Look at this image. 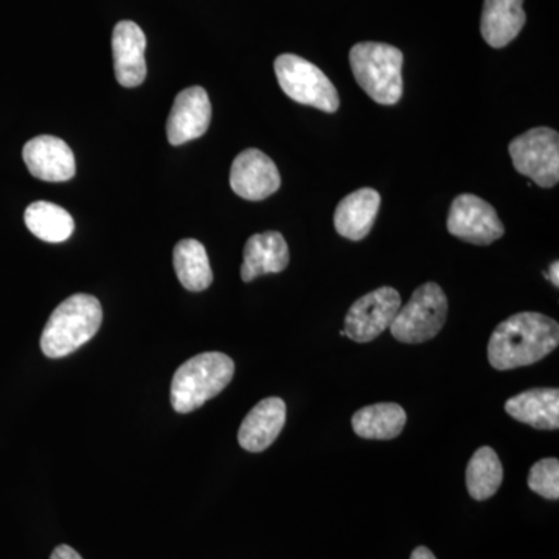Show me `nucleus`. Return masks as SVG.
<instances>
[{
	"label": "nucleus",
	"instance_id": "0eeeda50",
	"mask_svg": "<svg viewBox=\"0 0 559 559\" xmlns=\"http://www.w3.org/2000/svg\"><path fill=\"white\" fill-rule=\"evenodd\" d=\"M510 156L518 173L544 189L559 180V135L551 128H533L510 143Z\"/></svg>",
	"mask_w": 559,
	"mask_h": 559
},
{
	"label": "nucleus",
	"instance_id": "6e6552de",
	"mask_svg": "<svg viewBox=\"0 0 559 559\" xmlns=\"http://www.w3.org/2000/svg\"><path fill=\"white\" fill-rule=\"evenodd\" d=\"M448 230L471 245L488 246L506 234L495 207L474 194H460L452 201Z\"/></svg>",
	"mask_w": 559,
	"mask_h": 559
},
{
	"label": "nucleus",
	"instance_id": "393cba45",
	"mask_svg": "<svg viewBox=\"0 0 559 559\" xmlns=\"http://www.w3.org/2000/svg\"><path fill=\"white\" fill-rule=\"evenodd\" d=\"M411 559H437L436 555L432 554L428 549V547H417L414 551H412Z\"/></svg>",
	"mask_w": 559,
	"mask_h": 559
},
{
	"label": "nucleus",
	"instance_id": "f3484780",
	"mask_svg": "<svg viewBox=\"0 0 559 559\" xmlns=\"http://www.w3.org/2000/svg\"><path fill=\"white\" fill-rule=\"evenodd\" d=\"M522 3L524 0H485L480 31L489 46L502 49L516 39L527 21Z\"/></svg>",
	"mask_w": 559,
	"mask_h": 559
},
{
	"label": "nucleus",
	"instance_id": "9b49d317",
	"mask_svg": "<svg viewBox=\"0 0 559 559\" xmlns=\"http://www.w3.org/2000/svg\"><path fill=\"white\" fill-rule=\"evenodd\" d=\"M212 120L209 95L200 86L180 92L167 121L168 142L179 146L200 139L207 132Z\"/></svg>",
	"mask_w": 559,
	"mask_h": 559
},
{
	"label": "nucleus",
	"instance_id": "4be33fe9",
	"mask_svg": "<svg viewBox=\"0 0 559 559\" xmlns=\"http://www.w3.org/2000/svg\"><path fill=\"white\" fill-rule=\"evenodd\" d=\"M503 480V468L499 455L489 447L474 452L466 468V487L471 498L487 500L498 492Z\"/></svg>",
	"mask_w": 559,
	"mask_h": 559
},
{
	"label": "nucleus",
	"instance_id": "5701e85b",
	"mask_svg": "<svg viewBox=\"0 0 559 559\" xmlns=\"http://www.w3.org/2000/svg\"><path fill=\"white\" fill-rule=\"evenodd\" d=\"M528 488L549 500L559 499L558 459H543L530 469Z\"/></svg>",
	"mask_w": 559,
	"mask_h": 559
},
{
	"label": "nucleus",
	"instance_id": "aec40b11",
	"mask_svg": "<svg viewBox=\"0 0 559 559\" xmlns=\"http://www.w3.org/2000/svg\"><path fill=\"white\" fill-rule=\"evenodd\" d=\"M176 275L183 288L201 293L212 285L213 272L210 267L207 250L198 240H182L173 252Z\"/></svg>",
	"mask_w": 559,
	"mask_h": 559
},
{
	"label": "nucleus",
	"instance_id": "ddd939ff",
	"mask_svg": "<svg viewBox=\"0 0 559 559\" xmlns=\"http://www.w3.org/2000/svg\"><path fill=\"white\" fill-rule=\"evenodd\" d=\"M145 33L135 22L121 21L114 27V70L121 86L138 87L145 81Z\"/></svg>",
	"mask_w": 559,
	"mask_h": 559
},
{
	"label": "nucleus",
	"instance_id": "b1692460",
	"mask_svg": "<svg viewBox=\"0 0 559 559\" xmlns=\"http://www.w3.org/2000/svg\"><path fill=\"white\" fill-rule=\"evenodd\" d=\"M50 559H83L79 551L73 550L70 546H58L51 551Z\"/></svg>",
	"mask_w": 559,
	"mask_h": 559
},
{
	"label": "nucleus",
	"instance_id": "20e7f679",
	"mask_svg": "<svg viewBox=\"0 0 559 559\" xmlns=\"http://www.w3.org/2000/svg\"><path fill=\"white\" fill-rule=\"evenodd\" d=\"M403 51L382 43L356 44L349 51L353 75L370 98L395 105L403 95Z\"/></svg>",
	"mask_w": 559,
	"mask_h": 559
},
{
	"label": "nucleus",
	"instance_id": "1a4fd4ad",
	"mask_svg": "<svg viewBox=\"0 0 559 559\" xmlns=\"http://www.w3.org/2000/svg\"><path fill=\"white\" fill-rule=\"evenodd\" d=\"M400 308V293L390 286L360 297L352 305L345 318V336L359 344L377 340L392 325Z\"/></svg>",
	"mask_w": 559,
	"mask_h": 559
},
{
	"label": "nucleus",
	"instance_id": "f8f14e48",
	"mask_svg": "<svg viewBox=\"0 0 559 559\" xmlns=\"http://www.w3.org/2000/svg\"><path fill=\"white\" fill-rule=\"evenodd\" d=\"M25 165L35 178L46 182H66L75 176V156L64 140L53 135H38L25 143Z\"/></svg>",
	"mask_w": 559,
	"mask_h": 559
},
{
	"label": "nucleus",
	"instance_id": "f257e3e1",
	"mask_svg": "<svg viewBox=\"0 0 559 559\" xmlns=\"http://www.w3.org/2000/svg\"><path fill=\"white\" fill-rule=\"evenodd\" d=\"M559 344L557 320L540 312H520L492 331L488 344L489 364L496 370L532 366L549 356Z\"/></svg>",
	"mask_w": 559,
	"mask_h": 559
},
{
	"label": "nucleus",
	"instance_id": "412c9836",
	"mask_svg": "<svg viewBox=\"0 0 559 559\" xmlns=\"http://www.w3.org/2000/svg\"><path fill=\"white\" fill-rule=\"evenodd\" d=\"M25 226L46 242H62L72 237L75 223L68 210L47 201L33 202L25 210Z\"/></svg>",
	"mask_w": 559,
	"mask_h": 559
},
{
	"label": "nucleus",
	"instance_id": "423d86ee",
	"mask_svg": "<svg viewBox=\"0 0 559 559\" xmlns=\"http://www.w3.org/2000/svg\"><path fill=\"white\" fill-rule=\"evenodd\" d=\"M280 87L290 100L312 106L323 112H336L341 100L329 76L305 58L280 55L274 64Z\"/></svg>",
	"mask_w": 559,
	"mask_h": 559
},
{
	"label": "nucleus",
	"instance_id": "a878e982",
	"mask_svg": "<svg viewBox=\"0 0 559 559\" xmlns=\"http://www.w3.org/2000/svg\"><path fill=\"white\" fill-rule=\"evenodd\" d=\"M547 278H550V282L554 283L555 286L559 285V263L555 261L550 266L549 274L546 275Z\"/></svg>",
	"mask_w": 559,
	"mask_h": 559
},
{
	"label": "nucleus",
	"instance_id": "dca6fc26",
	"mask_svg": "<svg viewBox=\"0 0 559 559\" xmlns=\"http://www.w3.org/2000/svg\"><path fill=\"white\" fill-rule=\"evenodd\" d=\"M289 264L288 242L278 231L252 235L246 242L241 266L242 282H252L260 275L278 274Z\"/></svg>",
	"mask_w": 559,
	"mask_h": 559
},
{
	"label": "nucleus",
	"instance_id": "39448f33",
	"mask_svg": "<svg viewBox=\"0 0 559 559\" xmlns=\"http://www.w3.org/2000/svg\"><path fill=\"white\" fill-rule=\"evenodd\" d=\"M447 294L437 283L419 286L393 319L392 336L404 344H423L433 340L447 322Z\"/></svg>",
	"mask_w": 559,
	"mask_h": 559
},
{
	"label": "nucleus",
	"instance_id": "9d476101",
	"mask_svg": "<svg viewBox=\"0 0 559 559\" xmlns=\"http://www.w3.org/2000/svg\"><path fill=\"white\" fill-rule=\"evenodd\" d=\"M280 183L277 165L263 151H242L231 164L230 187L242 200H266L280 189Z\"/></svg>",
	"mask_w": 559,
	"mask_h": 559
},
{
	"label": "nucleus",
	"instance_id": "2eb2a0df",
	"mask_svg": "<svg viewBox=\"0 0 559 559\" xmlns=\"http://www.w3.org/2000/svg\"><path fill=\"white\" fill-rule=\"evenodd\" d=\"M380 207L381 197L377 190L353 191L340 202L334 212V227L337 234L352 241L364 240L370 234Z\"/></svg>",
	"mask_w": 559,
	"mask_h": 559
},
{
	"label": "nucleus",
	"instance_id": "f03ea898",
	"mask_svg": "<svg viewBox=\"0 0 559 559\" xmlns=\"http://www.w3.org/2000/svg\"><path fill=\"white\" fill-rule=\"evenodd\" d=\"M103 310L98 299L75 294L62 301L40 334V348L50 359H60L76 352L100 330Z\"/></svg>",
	"mask_w": 559,
	"mask_h": 559
},
{
	"label": "nucleus",
	"instance_id": "6ab92c4d",
	"mask_svg": "<svg viewBox=\"0 0 559 559\" xmlns=\"http://www.w3.org/2000/svg\"><path fill=\"white\" fill-rule=\"evenodd\" d=\"M406 421V412L400 404L380 403L356 412L352 426L360 439L392 440L403 432Z\"/></svg>",
	"mask_w": 559,
	"mask_h": 559
},
{
	"label": "nucleus",
	"instance_id": "7ed1b4c3",
	"mask_svg": "<svg viewBox=\"0 0 559 559\" xmlns=\"http://www.w3.org/2000/svg\"><path fill=\"white\" fill-rule=\"evenodd\" d=\"M234 373V360L224 353H201L186 360L173 377V409L179 414L200 409L230 384Z\"/></svg>",
	"mask_w": 559,
	"mask_h": 559
},
{
	"label": "nucleus",
	"instance_id": "4468645a",
	"mask_svg": "<svg viewBox=\"0 0 559 559\" xmlns=\"http://www.w3.org/2000/svg\"><path fill=\"white\" fill-rule=\"evenodd\" d=\"M286 423L285 401L266 399L260 401L248 417L242 419L238 430V443L242 450L249 452H263L278 439Z\"/></svg>",
	"mask_w": 559,
	"mask_h": 559
},
{
	"label": "nucleus",
	"instance_id": "a211bd4d",
	"mask_svg": "<svg viewBox=\"0 0 559 559\" xmlns=\"http://www.w3.org/2000/svg\"><path fill=\"white\" fill-rule=\"evenodd\" d=\"M507 414L536 429L559 428V390L532 389L513 396L506 403Z\"/></svg>",
	"mask_w": 559,
	"mask_h": 559
}]
</instances>
